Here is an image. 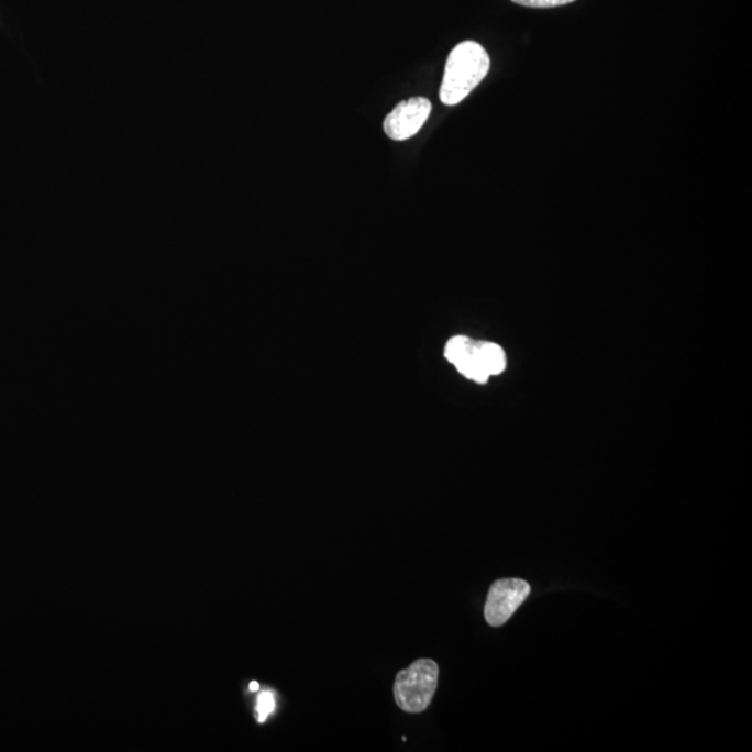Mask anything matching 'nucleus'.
Listing matches in <instances>:
<instances>
[{"label":"nucleus","mask_w":752,"mask_h":752,"mask_svg":"<svg viewBox=\"0 0 752 752\" xmlns=\"http://www.w3.org/2000/svg\"><path fill=\"white\" fill-rule=\"evenodd\" d=\"M490 59L487 51L474 41H464L447 57L445 75H443L441 92L442 103L454 107L487 77Z\"/></svg>","instance_id":"f257e3e1"},{"label":"nucleus","mask_w":752,"mask_h":752,"mask_svg":"<svg viewBox=\"0 0 752 752\" xmlns=\"http://www.w3.org/2000/svg\"><path fill=\"white\" fill-rule=\"evenodd\" d=\"M438 676L439 667L432 660H418L397 673L394 688L397 707L409 714H420L430 707Z\"/></svg>","instance_id":"f03ea898"},{"label":"nucleus","mask_w":752,"mask_h":752,"mask_svg":"<svg viewBox=\"0 0 752 752\" xmlns=\"http://www.w3.org/2000/svg\"><path fill=\"white\" fill-rule=\"evenodd\" d=\"M531 593L530 584L521 578H501L490 585L485 620L493 627H500L520 608Z\"/></svg>","instance_id":"7ed1b4c3"},{"label":"nucleus","mask_w":752,"mask_h":752,"mask_svg":"<svg viewBox=\"0 0 752 752\" xmlns=\"http://www.w3.org/2000/svg\"><path fill=\"white\" fill-rule=\"evenodd\" d=\"M431 111L430 99L422 97L410 98L396 104L384 122L386 135L395 141L414 137L430 118Z\"/></svg>","instance_id":"20e7f679"},{"label":"nucleus","mask_w":752,"mask_h":752,"mask_svg":"<svg viewBox=\"0 0 752 752\" xmlns=\"http://www.w3.org/2000/svg\"><path fill=\"white\" fill-rule=\"evenodd\" d=\"M445 357L458 369L460 374L474 383L485 384L489 379V374L479 360L478 342L466 336L453 338L446 344Z\"/></svg>","instance_id":"39448f33"},{"label":"nucleus","mask_w":752,"mask_h":752,"mask_svg":"<svg viewBox=\"0 0 752 752\" xmlns=\"http://www.w3.org/2000/svg\"><path fill=\"white\" fill-rule=\"evenodd\" d=\"M478 355L484 368L487 369L489 376L499 375L506 368V354L504 349L495 343L480 342L478 343Z\"/></svg>","instance_id":"423d86ee"},{"label":"nucleus","mask_w":752,"mask_h":752,"mask_svg":"<svg viewBox=\"0 0 752 752\" xmlns=\"http://www.w3.org/2000/svg\"><path fill=\"white\" fill-rule=\"evenodd\" d=\"M276 707L275 696L272 692H264L259 694L257 703V714L261 723L268 719L269 715L274 712Z\"/></svg>","instance_id":"0eeeda50"},{"label":"nucleus","mask_w":752,"mask_h":752,"mask_svg":"<svg viewBox=\"0 0 752 752\" xmlns=\"http://www.w3.org/2000/svg\"><path fill=\"white\" fill-rule=\"evenodd\" d=\"M520 7L532 9H552L564 7V4L576 2V0H511Z\"/></svg>","instance_id":"6e6552de"},{"label":"nucleus","mask_w":752,"mask_h":752,"mask_svg":"<svg viewBox=\"0 0 752 752\" xmlns=\"http://www.w3.org/2000/svg\"><path fill=\"white\" fill-rule=\"evenodd\" d=\"M259 684L257 682H253L250 684V689L251 692H258Z\"/></svg>","instance_id":"1a4fd4ad"}]
</instances>
